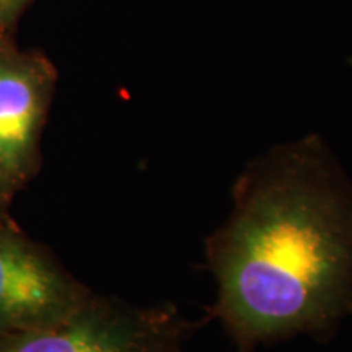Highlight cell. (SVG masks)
Listing matches in <instances>:
<instances>
[{"label":"cell","mask_w":352,"mask_h":352,"mask_svg":"<svg viewBox=\"0 0 352 352\" xmlns=\"http://www.w3.org/2000/svg\"><path fill=\"white\" fill-rule=\"evenodd\" d=\"M206 240L210 318L240 352L296 334L329 336L352 315V179L320 135L272 147L232 188Z\"/></svg>","instance_id":"cell-1"},{"label":"cell","mask_w":352,"mask_h":352,"mask_svg":"<svg viewBox=\"0 0 352 352\" xmlns=\"http://www.w3.org/2000/svg\"><path fill=\"white\" fill-rule=\"evenodd\" d=\"M196 327L175 303L138 307L91 294L59 323L0 338V352H179Z\"/></svg>","instance_id":"cell-2"},{"label":"cell","mask_w":352,"mask_h":352,"mask_svg":"<svg viewBox=\"0 0 352 352\" xmlns=\"http://www.w3.org/2000/svg\"><path fill=\"white\" fill-rule=\"evenodd\" d=\"M57 72L46 56L0 41V208L10 204L41 162V135Z\"/></svg>","instance_id":"cell-3"},{"label":"cell","mask_w":352,"mask_h":352,"mask_svg":"<svg viewBox=\"0 0 352 352\" xmlns=\"http://www.w3.org/2000/svg\"><path fill=\"white\" fill-rule=\"evenodd\" d=\"M91 294L51 252L0 222V338L59 323Z\"/></svg>","instance_id":"cell-4"},{"label":"cell","mask_w":352,"mask_h":352,"mask_svg":"<svg viewBox=\"0 0 352 352\" xmlns=\"http://www.w3.org/2000/svg\"><path fill=\"white\" fill-rule=\"evenodd\" d=\"M32 0H0V41L10 39L16 21Z\"/></svg>","instance_id":"cell-5"}]
</instances>
